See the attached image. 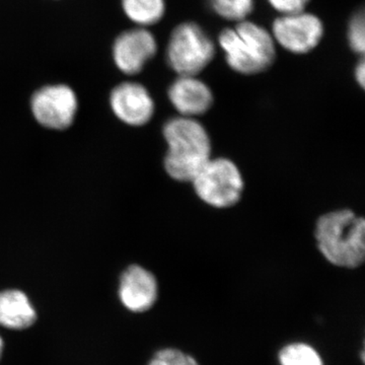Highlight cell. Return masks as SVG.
<instances>
[{"label": "cell", "instance_id": "obj_8", "mask_svg": "<svg viewBox=\"0 0 365 365\" xmlns=\"http://www.w3.org/2000/svg\"><path fill=\"white\" fill-rule=\"evenodd\" d=\"M158 51L155 35L148 28L136 26L117 36L112 45V58L122 73L133 76L143 72Z\"/></svg>", "mask_w": 365, "mask_h": 365}, {"label": "cell", "instance_id": "obj_3", "mask_svg": "<svg viewBox=\"0 0 365 365\" xmlns=\"http://www.w3.org/2000/svg\"><path fill=\"white\" fill-rule=\"evenodd\" d=\"M218 44L232 71L242 76H255L267 71L276 59V43L272 34L251 21L223 29Z\"/></svg>", "mask_w": 365, "mask_h": 365}, {"label": "cell", "instance_id": "obj_7", "mask_svg": "<svg viewBox=\"0 0 365 365\" xmlns=\"http://www.w3.org/2000/svg\"><path fill=\"white\" fill-rule=\"evenodd\" d=\"M273 39L280 47L294 54H307L318 47L324 34L323 21L306 11L282 14L272 24Z\"/></svg>", "mask_w": 365, "mask_h": 365}, {"label": "cell", "instance_id": "obj_4", "mask_svg": "<svg viewBox=\"0 0 365 365\" xmlns=\"http://www.w3.org/2000/svg\"><path fill=\"white\" fill-rule=\"evenodd\" d=\"M216 47L208 33L195 21L180 24L170 33L165 59L178 76H198L215 59Z\"/></svg>", "mask_w": 365, "mask_h": 365}, {"label": "cell", "instance_id": "obj_1", "mask_svg": "<svg viewBox=\"0 0 365 365\" xmlns=\"http://www.w3.org/2000/svg\"><path fill=\"white\" fill-rule=\"evenodd\" d=\"M168 145L165 169L172 179L193 181L194 178L211 158V140L205 127L195 118L179 116L163 126Z\"/></svg>", "mask_w": 365, "mask_h": 365}, {"label": "cell", "instance_id": "obj_11", "mask_svg": "<svg viewBox=\"0 0 365 365\" xmlns=\"http://www.w3.org/2000/svg\"><path fill=\"white\" fill-rule=\"evenodd\" d=\"M170 104L180 116L196 118L205 114L213 105L212 91L194 76H179L168 91Z\"/></svg>", "mask_w": 365, "mask_h": 365}, {"label": "cell", "instance_id": "obj_15", "mask_svg": "<svg viewBox=\"0 0 365 365\" xmlns=\"http://www.w3.org/2000/svg\"><path fill=\"white\" fill-rule=\"evenodd\" d=\"M208 4L216 16L237 24L248 20L255 9L254 0H208Z\"/></svg>", "mask_w": 365, "mask_h": 365}, {"label": "cell", "instance_id": "obj_2", "mask_svg": "<svg viewBox=\"0 0 365 365\" xmlns=\"http://www.w3.org/2000/svg\"><path fill=\"white\" fill-rule=\"evenodd\" d=\"M317 245L321 254L336 267L355 269L365 258V222L350 209L331 211L316 225Z\"/></svg>", "mask_w": 365, "mask_h": 365}, {"label": "cell", "instance_id": "obj_18", "mask_svg": "<svg viewBox=\"0 0 365 365\" xmlns=\"http://www.w3.org/2000/svg\"><path fill=\"white\" fill-rule=\"evenodd\" d=\"M269 4L281 16L306 11L311 0H268Z\"/></svg>", "mask_w": 365, "mask_h": 365}, {"label": "cell", "instance_id": "obj_12", "mask_svg": "<svg viewBox=\"0 0 365 365\" xmlns=\"http://www.w3.org/2000/svg\"><path fill=\"white\" fill-rule=\"evenodd\" d=\"M37 314L30 299L16 289L0 292V326L11 330H25L35 324Z\"/></svg>", "mask_w": 365, "mask_h": 365}, {"label": "cell", "instance_id": "obj_17", "mask_svg": "<svg viewBox=\"0 0 365 365\" xmlns=\"http://www.w3.org/2000/svg\"><path fill=\"white\" fill-rule=\"evenodd\" d=\"M364 11L352 16L348 26L347 38L350 48L356 54L364 55L365 49V21Z\"/></svg>", "mask_w": 365, "mask_h": 365}, {"label": "cell", "instance_id": "obj_16", "mask_svg": "<svg viewBox=\"0 0 365 365\" xmlns=\"http://www.w3.org/2000/svg\"><path fill=\"white\" fill-rule=\"evenodd\" d=\"M148 365H201L191 353L176 347H165L158 350Z\"/></svg>", "mask_w": 365, "mask_h": 365}, {"label": "cell", "instance_id": "obj_14", "mask_svg": "<svg viewBox=\"0 0 365 365\" xmlns=\"http://www.w3.org/2000/svg\"><path fill=\"white\" fill-rule=\"evenodd\" d=\"M278 365H326L323 355L304 341H292L282 346L277 353Z\"/></svg>", "mask_w": 365, "mask_h": 365}, {"label": "cell", "instance_id": "obj_10", "mask_svg": "<svg viewBox=\"0 0 365 365\" xmlns=\"http://www.w3.org/2000/svg\"><path fill=\"white\" fill-rule=\"evenodd\" d=\"M119 297L128 311L146 313L155 307L158 297L157 278L148 269L139 265L130 266L122 274Z\"/></svg>", "mask_w": 365, "mask_h": 365}, {"label": "cell", "instance_id": "obj_13", "mask_svg": "<svg viewBox=\"0 0 365 365\" xmlns=\"http://www.w3.org/2000/svg\"><path fill=\"white\" fill-rule=\"evenodd\" d=\"M126 18L140 28L157 25L167 11L165 0H121Z\"/></svg>", "mask_w": 365, "mask_h": 365}, {"label": "cell", "instance_id": "obj_20", "mask_svg": "<svg viewBox=\"0 0 365 365\" xmlns=\"http://www.w3.org/2000/svg\"><path fill=\"white\" fill-rule=\"evenodd\" d=\"M2 350H4V341L0 337V359H1Z\"/></svg>", "mask_w": 365, "mask_h": 365}, {"label": "cell", "instance_id": "obj_5", "mask_svg": "<svg viewBox=\"0 0 365 365\" xmlns=\"http://www.w3.org/2000/svg\"><path fill=\"white\" fill-rule=\"evenodd\" d=\"M191 184L204 203L218 209L230 208L239 202L245 186L241 170L225 158H210Z\"/></svg>", "mask_w": 365, "mask_h": 365}, {"label": "cell", "instance_id": "obj_19", "mask_svg": "<svg viewBox=\"0 0 365 365\" xmlns=\"http://www.w3.org/2000/svg\"><path fill=\"white\" fill-rule=\"evenodd\" d=\"M355 79H356L357 83L360 86V88H364L365 85V63L364 58L360 59L357 66L355 67L354 71Z\"/></svg>", "mask_w": 365, "mask_h": 365}, {"label": "cell", "instance_id": "obj_6", "mask_svg": "<svg viewBox=\"0 0 365 365\" xmlns=\"http://www.w3.org/2000/svg\"><path fill=\"white\" fill-rule=\"evenodd\" d=\"M76 91L64 83L42 86L31 98V109L38 123L52 130H66L78 112Z\"/></svg>", "mask_w": 365, "mask_h": 365}, {"label": "cell", "instance_id": "obj_9", "mask_svg": "<svg viewBox=\"0 0 365 365\" xmlns=\"http://www.w3.org/2000/svg\"><path fill=\"white\" fill-rule=\"evenodd\" d=\"M110 106L115 116L130 126H143L155 115V101L145 86L136 81H124L113 88Z\"/></svg>", "mask_w": 365, "mask_h": 365}]
</instances>
